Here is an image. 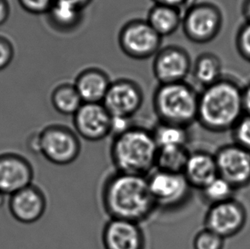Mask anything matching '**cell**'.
I'll return each mask as SVG.
<instances>
[{
  "label": "cell",
  "mask_w": 250,
  "mask_h": 249,
  "mask_svg": "<svg viewBox=\"0 0 250 249\" xmlns=\"http://www.w3.org/2000/svg\"><path fill=\"white\" fill-rule=\"evenodd\" d=\"M101 199L109 219L140 224L157 209L146 176L115 172L105 179Z\"/></svg>",
  "instance_id": "cell-1"
},
{
  "label": "cell",
  "mask_w": 250,
  "mask_h": 249,
  "mask_svg": "<svg viewBox=\"0 0 250 249\" xmlns=\"http://www.w3.org/2000/svg\"><path fill=\"white\" fill-rule=\"evenodd\" d=\"M244 115L243 89L232 81L222 78L199 93L197 122L208 131L232 130Z\"/></svg>",
  "instance_id": "cell-2"
},
{
  "label": "cell",
  "mask_w": 250,
  "mask_h": 249,
  "mask_svg": "<svg viewBox=\"0 0 250 249\" xmlns=\"http://www.w3.org/2000/svg\"><path fill=\"white\" fill-rule=\"evenodd\" d=\"M158 146L152 131L131 125L114 135L110 157L116 172L148 176L156 170Z\"/></svg>",
  "instance_id": "cell-3"
},
{
  "label": "cell",
  "mask_w": 250,
  "mask_h": 249,
  "mask_svg": "<svg viewBox=\"0 0 250 249\" xmlns=\"http://www.w3.org/2000/svg\"><path fill=\"white\" fill-rule=\"evenodd\" d=\"M199 93L186 81L159 84L153 94V109L162 123L189 128L197 122Z\"/></svg>",
  "instance_id": "cell-4"
},
{
  "label": "cell",
  "mask_w": 250,
  "mask_h": 249,
  "mask_svg": "<svg viewBox=\"0 0 250 249\" xmlns=\"http://www.w3.org/2000/svg\"><path fill=\"white\" fill-rule=\"evenodd\" d=\"M27 148L57 166H68L75 162L82 152L78 134L63 124H49L29 136Z\"/></svg>",
  "instance_id": "cell-5"
},
{
  "label": "cell",
  "mask_w": 250,
  "mask_h": 249,
  "mask_svg": "<svg viewBox=\"0 0 250 249\" xmlns=\"http://www.w3.org/2000/svg\"><path fill=\"white\" fill-rule=\"evenodd\" d=\"M223 17L220 9L212 3H191L183 14L182 29L186 37L196 44H207L220 34Z\"/></svg>",
  "instance_id": "cell-6"
},
{
  "label": "cell",
  "mask_w": 250,
  "mask_h": 249,
  "mask_svg": "<svg viewBox=\"0 0 250 249\" xmlns=\"http://www.w3.org/2000/svg\"><path fill=\"white\" fill-rule=\"evenodd\" d=\"M162 42L163 37L144 19L128 21L119 32L121 50L125 56L135 60L154 58L162 48Z\"/></svg>",
  "instance_id": "cell-7"
},
{
  "label": "cell",
  "mask_w": 250,
  "mask_h": 249,
  "mask_svg": "<svg viewBox=\"0 0 250 249\" xmlns=\"http://www.w3.org/2000/svg\"><path fill=\"white\" fill-rule=\"evenodd\" d=\"M148 183L157 208H178L191 195L192 188L183 173L154 170L148 176Z\"/></svg>",
  "instance_id": "cell-8"
},
{
  "label": "cell",
  "mask_w": 250,
  "mask_h": 249,
  "mask_svg": "<svg viewBox=\"0 0 250 249\" xmlns=\"http://www.w3.org/2000/svg\"><path fill=\"white\" fill-rule=\"evenodd\" d=\"M144 92L136 81L119 79L112 81L103 104L113 118L130 120L142 108Z\"/></svg>",
  "instance_id": "cell-9"
},
{
  "label": "cell",
  "mask_w": 250,
  "mask_h": 249,
  "mask_svg": "<svg viewBox=\"0 0 250 249\" xmlns=\"http://www.w3.org/2000/svg\"><path fill=\"white\" fill-rule=\"evenodd\" d=\"M246 208L235 199L210 206L208 210L204 226L224 239L236 236L243 230L247 223Z\"/></svg>",
  "instance_id": "cell-10"
},
{
  "label": "cell",
  "mask_w": 250,
  "mask_h": 249,
  "mask_svg": "<svg viewBox=\"0 0 250 249\" xmlns=\"http://www.w3.org/2000/svg\"><path fill=\"white\" fill-rule=\"evenodd\" d=\"M189 52L179 45H167L160 49L153 60L152 70L159 84L186 81L192 69Z\"/></svg>",
  "instance_id": "cell-11"
},
{
  "label": "cell",
  "mask_w": 250,
  "mask_h": 249,
  "mask_svg": "<svg viewBox=\"0 0 250 249\" xmlns=\"http://www.w3.org/2000/svg\"><path fill=\"white\" fill-rule=\"evenodd\" d=\"M214 156L219 176L227 180L235 189L250 185V150L232 144L219 148Z\"/></svg>",
  "instance_id": "cell-12"
},
{
  "label": "cell",
  "mask_w": 250,
  "mask_h": 249,
  "mask_svg": "<svg viewBox=\"0 0 250 249\" xmlns=\"http://www.w3.org/2000/svg\"><path fill=\"white\" fill-rule=\"evenodd\" d=\"M75 131L89 142L101 141L112 134L113 117L103 104L84 103L73 116Z\"/></svg>",
  "instance_id": "cell-13"
},
{
  "label": "cell",
  "mask_w": 250,
  "mask_h": 249,
  "mask_svg": "<svg viewBox=\"0 0 250 249\" xmlns=\"http://www.w3.org/2000/svg\"><path fill=\"white\" fill-rule=\"evenodd\" d=\"M34 171L27 159L16 153L0 155V206L10 196L33 185Z\"/></svg>",
  "instance_id": "cell-14"
},
{
  "label": "cell",
  "mask_w": 250,
  "mask_h": 249,
  "mask_svg": "<svg viewBox=\"0 0 250 249\" xmlns=\"http://www.w3.org/2000/svg\"><path fill=\"white\" fill-rule=\"evenodd\" d=\"M104 249H145L146 236L139 223L109 219L102 232Z\"/></svg>",
  "instance_id": "cell-15"
},
{
  "label": "cell",
  "mask_w": 250,
  "mask_h": 249,
  "mask_svg": "<svg viewBox=\"0 0 250 249\" xmlns=\"http://www.w3.org/2000/svg\"><path fill=\"white\" fill-rule=\"evenodd\" d=\"M47 208L44 192L34 185L27 186L11 195L9 199L10 213L18 222L31 225L38 222Z\"/></svg>",
  "instance_id": "cell-16"
},
{
  "label": "cell",
  "mask_w": 250,
  "mask_h": 249,
  "mask_svg": "<svg viewBox=\"0 0 250 249\" xmlns=\"http://www.w3.org/2000/svg\"><path fill=\"white\" fill-rule=\"evenodd\" d=\"M111 82L104 70L91 67L82 70L76 76L74 84L83 103L102 104Z\"/></svg>",
  "instance_id": "cell-17"
},
{
  "label": "cell",
  "mask_w": 250,
  "mask_h": 249,
  "mask_svg": "<svg viewBox=\"0 0 250 249\" xmlns=\"http://www.w3.org/2000/svg\"><path fill=\"white\" fill-rule=\"evenodd\" d=\"M183 174L191 188L203 189L219 176L215 156L203 150L190 152Z\"/></svg>",
  "instance_id": "cell-18"
},
{
  "label": "cell",
  "mask_w": 250,
  "mask_h": 249,
  "mask_svg": "<svg viewBox=\"0 0 250 249\" xmlns=\"http://www.w3.org/2000/svg\"><path fill=\"white\" fill-rule=\"evenodd\" d=\"M84 10L64 0H55L49 10L47 19L55 30L69 33L82 24Z\"/></svg>",
  "instance_id": "cell-19"
},
{
  "label": "cell",
  "mask_w": 250,
  "mask_h": 249,
  "mask_svg": "<svg viewBox=\"0 0 250 249\" xmlns=\"http://www.w3.org/2000/svg\"><path fill=\"white\" fill-rule=\"evenodd\" d=\"M182 9L154 3L148 12L147 21L161 37L174 34L182 26Z\"/></svg>",
  "instance_id": "cell-20"
},
{
  "label": "cell",
  "mask_w": 250,
  "mask_h": 249,
  "mask_svg": "<svg viewBox=\"0 0 250 249\" xmlns=\"http://www.w3.org/2000/svg\"><path fill=\"white\" fill-rule=\"evenodd\" d=\"M191 73L196 83L203 88L209 86L222 79L221 61L213 53H203L193 63Z\"/></svg>",
  "instance_id": "cell-21"
},
{
  "label": "cell",
  "mask_w": 250,
  "mask_h": 249,
  "mask_svg": "<svg viewBox=\"0 0 250 249\" xmlns=\"http://www.w3.org/2000/svg\"><path fill=\"white\" fill-rule=\"evenodd\" d=\"M51 101L58 113L72 116L84 104L75 84L72 83H62L57 85L51 92Z\"/></svg>",
  "instance_id": "cell-22"
},
{
  "label": "cell",
  "mask_w": 250,
  "mask_h": 249,
  "mask_svg": "<svg viewBox=\"0 0 250 249\" xmlns=\"http://www.w3.org/2000/svg\"><path fill=\"white\" fill-rule=\"evenodd\" d=\"M189 153L187 146H167L158 148L156 170L172 173H183Z\"/></svg>",
  "instance_id": "cell-23"
},
{
  "label": "cell",
  "mask_w": 250,
  "mask_h": 249,
  "mask_svg": "<svg viewBox=\"0 0 250 249\" xmlns=\"http://www.w3.org/2000/svg\"><path fill=\"white\" fill-rule=\"evenodd\" d=\"M158 148L167 146H187L189 140L188 128L158 122L152 130Z\"/></svg>",
  "instance_id": "cell-24"
},
{
  "label": "cell",
  "mask_w": 250,
  "mask_h": 249,
  "mask_svg": "<svg viewBox=\"0 0 250 249\" xmlns=\"http://www.w3.org/2000/svg\"><path fill=\"white\" fill-rule=\"evenodd\" d=\"M234 190L233 186L220 176L201 189L203 200L210 206L233 198Z\"/></svg>",
  "instance_id": "cell-25"
},
{
  "label": "cell",
  "mask_w": 250,
  "mask_h": 249,
  "mask_svg": "<svg viewBox=\"0 0 250 249\" xmlns=\"http://www.w3.org/2000/svg\"><path fill=\"white\" fill-rule=\"evenodd\" d=\"M192 244L193 249H223L225 239L212 230L204 228L196 233Z\"/></svg>",
  "instance_id": "cell-26"
},
{
  "label": "cell",
  "mask_w": 250,
  "mask_h": 249,
  "mask_svg": "<svg viewBox=\"0 0 250 249\" xmlns=\"http://www.w3.org/2000/svg\"><path fill=\"white\" fill-rule=\"evenodd\" d=\"M232 130L235 144L250 151V115L245 114Z\"/></svg>",
  "instance_id": "cell-27"
},
{
  "label": "cell",
  "mask_w": 250,
  "mask_h": 249,
  "mask_svg": "<svg viewBox=\"0 0 250 249\" xmlns=\"http://www.w3.org/2000/svg\"><path fill=\"white\" fill-rule=\"evenodd\" d=\"M55 0H18L25 11L33 15H46Z\"/></svg>",
  "instance_id": "cell-28"
},
{
  "label": "cell",
  "mask_w": 250,
  "mask_h": 249,
  "mask_svg": "<svg viewBox=\"0 0 250 249\" xmlns=\"http://www.w3.org/2000/svg\"><path fill=\"white\" fill-rule=\"evenodd\" d=\"M237 48L241 57L250 62V21L244 24L238 32Z\"/></svg>",
  "instance_id": "cell-29"
},
{
  "label": "cell",
  "mask_w": 250,
  "mask_h": 249,
  "mask_svg": "<svg viewBox=\"0 0 250 249\" xmlns=\"http://www.w3.org/2000/svg\"><path fill=\"white\" fill-rule=\"evenodd\" d=\"M15 58V47L9 38L0 34V71L10 66Z\"/></svg>",
  "instance_id": "cell-30"
},
{
  "label": "cell",
  "mask_w": 250,
  "mask_h": 249,
  "mask_svg": "<svg viewBox=\"0 0 250 249\" xmlns=\"http://www.w3.org/2000/svg\"><path fill=\"white\" fill-rule=\"evenodd\" d=\"M10 15V5L8 0H0V26L6 22Z\"/></svg>",
  "instance_id": "cell-31"
},
{
  "label": "cell",
  "mask_w": 250,
  "mask_h": 249,
  "mask_svg": "<svg viewBox=\"0 0 250 249\" xmlns=\"http://www.w3.org/2000/svg\"><path fill=\"white\" fill-rule=\"evenodd\" d=\"M152 1L156 4H165V5H170V6L182 9L183 7L188 4L190 0H152Z\"/></svg>",
  "instance_id": "cell-32"
},
{
  "label": "cell",
  "mask_w": 250,
  "mask_h": 249,
  "mask_svg": "<svg viewBox=\"0 0 250 249\" xmlns=\"http://www.w3.org/2000/svg\"><path fill=\"white\" fill-rule=\"evenodd\" d=\"M243 102L245 114L250 115V84L243 89Z\"/></svg>",
  "instance_id": "cell-33"
},
{
  "label": "cell",
  "mask_w": 250,
  "mask_h": 249,
  "mask_svg": "<svg viewBox=\"0 0 250 249\" xmlns=\"http://www.w3.org/2000/svg\"><path fill=\"white\" fill-rule=\"evenodd\" d=\"M64 1L73 3L76 6L80 7V8L84 10L86 7L89 6L92 3L93 0H64Z\"/></svg>",
  "instance_id": "cell-34"
},
{
  "label": "cell",
  "mask_w": 250,
  "mask_h": 249,
  "mask_svg": "<svg viewBox=\"0 0 250 249\" xmlns=\"http://www.w3.org/2000/svg\"><path fill=\"white\" fill-rule=\"evenodd\" d=\"M244 14L247 21H250V0H246L244 3Z\"/></svg>",
  "instance_id": "cell-35"
}]
</instances>
